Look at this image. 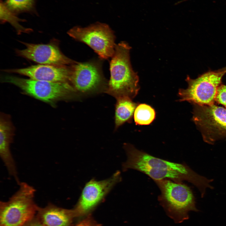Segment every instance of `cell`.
<instances>
[{
    "mask_svg": "<svg viewBox=\"0 0 226 226\" xmlns=\"http://www.w3.org/2000/svg\"><path fill=\"white\" fill-rule=\"evenodd\" d=\"M38 220L44 226H71L75 217L73 209L58 207L49 203L43 208L39 207Z\"/></svg>",
    "mask_w": 226,
    "mask_h": 226,
    "instance_id": "5bb4252c",
    "label": "cell"
},
{
    "mask_svg": "<svg viewBox=\"0 0 226 226\" xmlns=\"http://www.w3.org/2000/svg\"><path fill=\"white\" fill-rule=\"evenodd\" d=\"M4 3L11 11L18 13L32 10L34 0H6Z\"/></svg>",
    "mask_w": 226,
    "mask_h": 226,
    "instance_id": "ac0fdd59",
    "label": "cell"
},
{
    "mask_svg": "<svg viewBox=\"0 0 226 226\" xmlns=\"http://www.w3.org/2000/svg\"><path fill=\"white\" fill-rule=\"evenodd\" d=\"M193 105L192 119L204 141L212 144L218 140L226 139V109L214 104Z\"/></svg>",
    "mask_w": 226,
    "mask_h": 226,
    "instance_id": "52a82bcc",
    "label": "cell"
},
{
    "mask_svg": "<svg viewBox=\"0 0 226 226\" xmlns=\"http://www.w3.org/2000/svg\"><path fill=\"white\" fill-rule=\"evenodd\" d=\"M116 100L115 117V129L131 120L137 106V104L128 97H122Z\"/></svg>",
    "mask_w": 226,
    "mask_h": 226,
    "instance_id": "9a60e30c",
    "label": "cell"
},
{
    "mask_svg": "<svg viewBox=\"0 0 226 226\" xmlns=\"http://www.w3.org/2000/svg\"><path fill=\"white\" fill-rule=\"evenodd\" d=\"M21 42L26 48L17 50V54L40 64L71 65L76 62L63 54L59 48V42L55 39L47 44Z\"/></svg>",
    "mask_w": 226,
    "mask_h": 226,
    "instance_id": "8fae6325",
    "label": "cell"
},
{
    "mask_svg": "<svg viewBox=\"0 0 226 226\" xmlns=\"http://www.w3.org/2000/svg\"><path fill=\"white\" fill-rule=\"evenodd\" d=\"M14 128L9 117L3 114L0 119V156L8 173L12 176L17 174L16 163L10 149Z\"/></svg>",
    "mask_w": 226,
    "mask_h": 226,
    "instance_id": "4fadbf2b",
    "label": "cell"
},
{
    "mask_svg": "<svg viewBox=\"0 0 226 226\" xmlns=\"http://www.w3.org/2000/svg\"><path fill=\"white\" fill-rule=\"evenodd\" d=\"M121 180V173L117 171L107 179L97 180L92 179L86 183L73 209L75 217H82L89 213Z\"/></svg>",
    "mask_w": 226,
    "mask_h": 226,
    "instance_id": "30bf717a",
    "label": "cell"
},
{
    "mask_svg": "<svg viewBox=\"0 0 226 226\" xmlns=\"http://www.w3.org/2000/svg\"><path fill=\"white\" fill-rule=\"evenodd\" d=\"M156 113L154 109L145 104L138 105L134 114V121L136 124L145 125L151 123L155 119Z\"/></svg>",
    "mask_w": 226,
    "mask_h": 226,
    "instance_id": "e0dca14e",
    "label": "cell"
},
{
    "mask_svg": "<svg viewBox=\"0 0 226 226\" xmlns=\"http://www.w3.org/2000/svg\"><path fill=\"white\" fill-rule=\"evenodd\" d=\"M123 148L127 157L126 160L122 164L123 171L135 170L146 174L154 181L164 179L179 182L187 181L198 188L202 196L207 188H213L210 185L212 180L198 175L185 164L155 157L129 143L124 144Z\"/></svg>",
    "mask_w": 226,
    "mask_h": 226,
    "instance_id": "6da1fadb",
    "label": "cell"
},
{
    "mask_svg": "<svg viewBox=\"0 0 226 226\" xmlns=\"http://www.w3.org/2000/svg\"><path fill=\"white\" fill-rule=\"evenodd\" d=\"M4 71L24 75L35 80L70 83L71 67L67 65L40 64L23 68L6 69Z\"/></svg>",
    "mask_w": 226,
    "mask_h": 226,
    "instance_id": "7c38bea8",
    "label": "cell"
},
{
    "mask_svg": "<svg viewBox=\"0 0 226 226\" xmlns=\"http://www.w3.org/2000/svg\"><path fill=\"white\" fill-rule=\"evenodd\" d=\"M3 82L12 84L27 94L50 104L70 99L77 94L68 82H55L22 78L12 76L3 78Z\"/></svg>",
    "mask_w": 226,
    "mask_h": 226,
    "instance_id": "5b68a950",
    "label": "cell"
},
{
    "mask_svg": "<svg viewBox=\"0 0 226 226\" xmlns=\"http://www.w3.org/2000/svg\"><path fill=\"white\" fill-rule=\"evenodd\" d=\"M70 82L76 94L86 95L105 92L108 83L100 63L95 61L71 65Z\"/></svg>",
    "mask_w": 226,
    "mask_h": 226,
    "instance_id": "9c48e42d",
    "label": "cell"
},
{
    "mask_svg": "<svg viewBox=\"0 0 226 226\" xmlns=\"http://www.w3.org/2000/svg\"><path fill=\"white\" fill-rule=\"evenodd\" d=\"M131 48L125 42L116 44L110 62V78L105 92L116 99L122 97L132 99L139 89V77L130 62Z\"/></svg>",
    "mask_w": 226,
    "mask_h": 226,
    "instance_id": "7a4b0ae2",
    "label": "cell"
},
{
    "mask_svg": "<svg viewBox=\"0 0 226 226\" xmlns=\"http://www.w3.org/2000/svg\"><path fill=\"white\" fill-rule=\"evenodd\" d=\"M75 226H101L90 216H89L80 222Z\"/></svg>",
    "mask_w": 226,
    "mask_h": 226,
    "instance_id": "ffe728a7",
    "label": "cell"
},
{
    "mask_svg": "<svg viewBox=\"0 0 226 226\" xmlns=\"http://www.w3.org/2000/svg\"><path fill=\"white\" fill-rule=\"evenodd\" d=\"M24 226H44L37 219H32Z\"/></svg>",
    "mask_w": 226,
    "mask_h": 226,
    "instance_id": "44dd1931",
    "label": "cell"
},
{
    "mask_svg": "<svg viewBox=\"0 0 226 226\" xmlns=\"http://www.w3.org/2000/svg\"><path fill=\"white\" fill-rule=\"evenodd\" d=\"M0 19L3 23H9L16 30L18 34L22 33H29L32 30L24 27L19 22L23 21L17 17L15 13L11 11L4 3H0Z\"/></svg>",
    "mask_w": 226,
    "mask_h": 226,
    "instance_id": "2e32d148",
    "label": "cell"
},
{
    "mask_svg": "<svg viewBox=\"0 0 226 226\" xmlns=\"http://www.w3.org/2000/svg\"><path fill=\"white\" fill-rule=\"evenodd\" d=\"M67 34L89 46L101 59H108L114 54L115 36L106 24L97 22L85 27L76 26L68 30Z\"/></svg>",
    "mask_w": 226,
    "mask_h": 226,
    "instance_id": "ba28073f",
    "label": "cell"
},
{
    "mask_svg": "<svg viewBox=\"0 0 226 226\" xmlns=\"http://www.w3.org/2000/svg\"><path fill=\"white\" fill-rule=\"evenodd\" d=\"M215 102L223 105L226 109V85L221 84L217 90Z\"/></svg>",
    "mask_w": 226,
    "mask_h": 226,
    "instance_id": "d6986e66",
    "label": "cell"
},
{
    "mask_svg": "<svg viewBox=\"0 0 226 226\" xmlns=\"http://www.w3.org/2000/svg\"><path fill=\"white\" fill-rule=\"evenodd\" d=\"M226 72V69L209 71L195 79L188 76L186 79L187 88L179 91V101H187L193 105L214 104L217 90L221 84L222 77Z\"/></svg>",
    "mask_w": 226,
    "mask_h": 226,
    "instance_id": "8992f818",
    "label": "cell"
},
{
    "mask_svg": "<svg viewBox=\"0 0 226 226\" xmlns=\"http://www.w3.org/2000/svg\"><path fill=\"white\" fill-rule=\"evenodd\" d=\"M7 202H0V226H24L30 221L39 207L34 201L36 191L25 182Z\"/></svg>",
    "mask_w": 226,
    "mask_h": 226,
    "instance_id": "277c9868",
    "label": "cell"
},
{
    "mask_svg": "<svg viewBox=\"0 0 226 226\" xmlns=\"http://www.w3.org/2000/svg\"><path fill=\"white\" fill-rule=\"evenodd\" d=\"M154 181L161 192L158 197L160 204L175 223H180L189 219L190 211H198L191 189L182 182L169 179Z\"/></svg>",
    "mask_w": 226,
    "mask_h": 226,
    "instance_id": "3957f363",
    "label": "cell"
}]
</instances>
